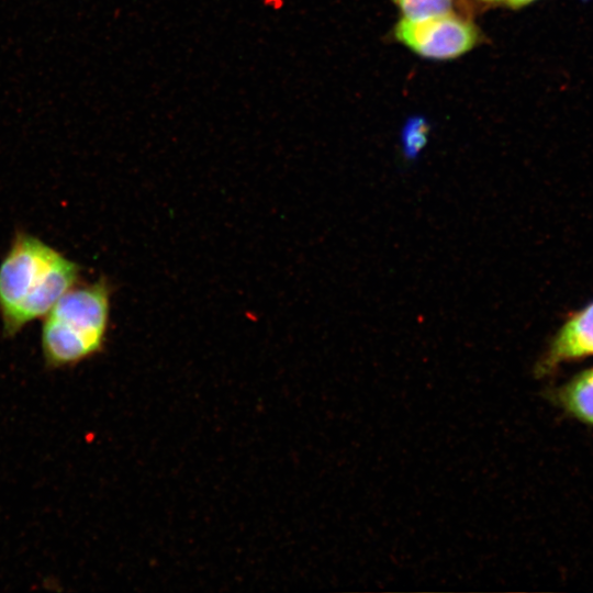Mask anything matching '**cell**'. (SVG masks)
I'll list each match as a JSON object with an SVG mask.
<instances>
[{
    "label": "cell",
    "instance_id": "cell-5",
    "mask_svg": "<svg viewBox=\"0 0 593 593\" xmlns=\"http://www.w3.org/2000/svg\"><path fill=\"white\" fill-rule=\"evenodd\" d=\"M550 399L571 417L593 426V367L552 390Z\"/></svg>",
    "mask_w": 593,
    "mask_h": 593
},
{
    "label": "cell",
    "instance_id": "cell-6",
    "mask_svg": "<svg viewBox=\"0 0 593 593\" xmlns=\"http://www.w3.org/2000/svg\"><path fill=\"white\" fill-rule=\"evenodd\" d=\"M404 18L410 20H423L448 13L452 0H395Z\"/></svg>",
    "mask_w": 593,
    "mask_h": 593
},
{
    "label": "cell",
    "instance_id": "cell-2",
    "mask_svg": "<svg viewBox=\"0 0 593 593\" xmlns=\"http://www.w3.org/2000/svg\"><path fill=\"white\" fill-rule=\"evenodd\" d=\"M111 287L104 278L69 289L44 316L41 348L48 369L69 368L105 344Z\"/></svg>",
    "mask_w": 593,
    "mask_h": 593
},
{
    "label": "cell",
    "instance_id": "cell-9",
    "mask_svg": "<svg viewBox=\"0 0 593 593\" xmlns=\"http://www.w3.org/2000/svg\"><path fill=\"white\" fill-rule=\"evenodd\" d=\"M486 1H496V0H486Z\"/></svg>",
    "mask_w": 593,
    "mask_h": 593
},
{
    "label": "cell",
    "instance_id": "cell-4",
    "mask_svg": "<svg viewBox=\"0 0 593 593\" xmlns=\"http://www.w3.org/2000/svg\"><path fill=\"white\" fill-rule=\"evenodd\" d=\"M589 357H593V301L560 326L537 361L535 374L546 377L563 363Z\"/></svg>",
    "mask_w": 593,
    "mask_h": 593
},
{
    "label": "cell",
    "instance_id": "cell-3",
    "mask_svg": "<svg viewBox=\"0 0 593 593\" xmlns=\"http://www.w3.org/2000/svg\"><path fill=\"white\" fill-rule=\"evenodd\" d=\"M395 36L424 57L448 59L469 51L477 41V31L471 23L448 12L423 20L403 18L395 27Z\"/></svg>",
    "mask_w": 593,
    "mask_h": 593
},
{
    "label": "cell",
    "instance_id": "cell-7",
    "mask_svg": "<svg viewBox=\"0 0 593 593\" xmlns=\"http://www.w3.org/2000/svg\"><path fill=\"white\" fill-rule=\"evenodd\" d=\"M426 142V131L423 125L413 124L404 133L403 150L405 157L413 159L419 153Z\"/></svg>",
    "mask_w": 593,
    "mask_h": 593
},
{
    "label": "cell",
    "instance_id": "cell-8",
    "mask_svg": "<svg viewBox=\"0 0 593 593\" xmlns=\"http://www.w3.org/2000/svg\"><path fill=\"white\" fill-rule=\"evenodd\" d=\"M534 0H507V2L514 7H521L527 4Z\"/></svg>",
    "mask_w": 593,
    "mask_h": 593
},
{
    "label": "cell",
    "instance_id": "cell-1",
    "mask_svg": "<svg viewBox=\"0 0 593 593\" xmlns=\"http://www.w3.org/2000/svg\"><path fill=\"white\" fill-rule=\"evenodd\" d=\"M81 268L37 236L18 231L0 262V318L12 338L44 317L80 279Z\"/></svg>",
    "mask_w": 593,
    "mask_h": 593
}]
</instances>
